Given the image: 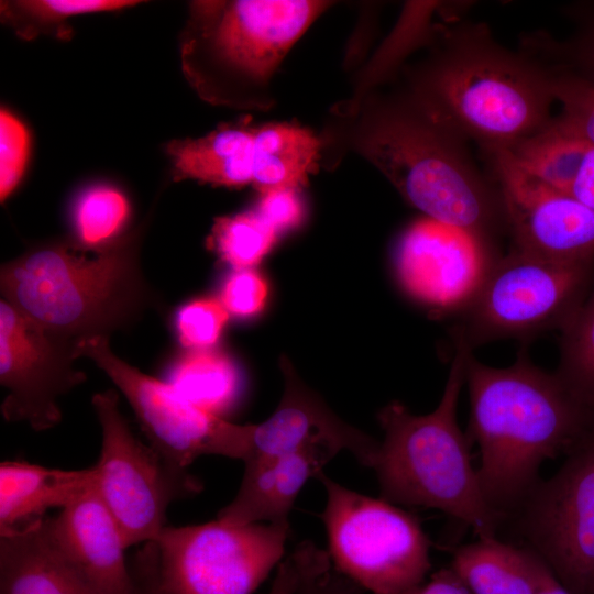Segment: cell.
Segmentation results:
<instances>
[{
  "mask_svg": "<svg viewBox=\"0 0 594 594\" xmlns=\"http://www.w3.org/2000/svg\"><path fill=\"white\" fill-rule=\"evenodd\" d=\"M76 344L56 337L6 299L0 301L1 404L7 421H25L43 431L62 420L58 399L87 380L74 367Z\"/></svg>",
  "mask_w": 594,
  "mask_h": 594,
  "instance_id": "cell-13",
  "label": "cell"
},
{
  "mask_svg": "<svg viewBox=\"0 0 594 594\" xmlns=\"http://www.w3.org/2000/svg\"><path fill=\"white\" fill-rule=\"evenodd\" d=\"M129 564L133 580L132 594H168L161 582L158 548L155 541L142 544Z\"/></svg>",
  "mask_w": 594,
  "mask_h": 594,
  "instance_id": "cell-36",
  "label": "cell"
},
{
  "mask_svg": "<svg viewBox=\"0 0 594 594\" xmlns=\"http://www.w3.org/2000/svg\"><path fill=\"white\" fill-rule=\"evenodd\" d=\"M95 480L94 466L61 470L4 461L0 464V532L43 519L52 508L63 509L82 495Z\"/></svg>",
  "mask_w": 594,
  "mask_h": 594,
  "instance_id": "cell-20",
  "label": "cell"
},
{
  "mask_svg": "<svg viewBox=\"0 0 594 594\" xmlns=\"http://www.w3.org/2000/svg\"><path fill=\"white\" fill-rule=\"evenodd\" d=\"M331 459L321 452L306 451L245 463L237 495L217 518L232 525L288 521L306 482L318 477Z\"/></svg>",
  "mask_w": 594,
  "mask_h": 594,
  "instance_id": "cell-18",
  "label": "cell"
},
{
  "mask_svg": "<svg viewBox=\"0 0 594 594\" xmlns=\"http://www.w3.org/2000/svg\"><path fill=\"white\" fill-rule=\"evenodd\" d=\"M298 573L297 594H356V584L343 576L329 554L311 541L300 542L292 553Z\"/></svg>",
  "mask_w": 594,
  "mask_h": 594,
  "instance_id": "cell-32",
  "label": "cell"
},
{
  "mask_svg": "<svg viewBox=\"0 0 594 594\" xmlns=\"http://www.w3.org/2000/svg\"><path fill=\"white\" fill-rule=\"evenodd\" d=\"M255 210L277 233L297 226L304 216L298 190L288 188L262 193Z\"/></svg>",
  "mask_w": 594,
  "mask_h": 594,
  "instance_id": "cell-35",
  "label": "cell"
},
{
  "mask_svg": "<svg viewBox=\"0 0 594 594\" xmlns=\"http://www.w3.org/2000/svg\"><path fill=\"white\" fill-rule=\"evenodd\" d=\"M267 293V283L257 271L238 268L226 278L219 300L229 315L249 318L264 308Z\"/></svg>",
  "mask_w": 594,
  "mask_h": 594,
  "instance_id": "cell-34",
  "label": "cell"
},
{
  "mask_svg": "<svg viewBox=\"0 0 594 594\" xmlns=\"http://www.w3.org/2000/svg\"><path fill=\"white\" fill-rule=\"evenodd\" d=\"M550 72L552 94L561 107L557 117L594 144V82L564 70Z\"/></svg>",
  "mask_w": 594,
  "mask_h": 594,
  "instance_id": "cell-30",
  "label": "cell"
},
{
  "mask_svg": "<svg viewBox=\"0 0 594 594\" xmlns=\"http://www.w3.org/2000/svg\"><path fill=\"white\" fill-rule=\"evenodd\" d=\"M517 512L528 549L572 594H594V427Z\"/></svg>",
  "mask_w": 594,
  "mask_h": 594,
  "instance_id": "cell-11",
  "label": "cell"
},
{
  "mask_svg": "<svg viewBox=\"0 0 594 594\" xmlns=\"http://www.w3.org/2000/svg\"><path fill=\"white\" fill-rule=\"evenodd\" d=\"M130 0H23L2 1L1 16L19 36L32 40L40 33H55L67 40L72 30L66 21L75 15L116 11L138 4Z\"/></svg>",
  "mask_w": 594,
  "mask_h": 594,
  "instance_id": "cell-26",
  "label": "cell"
},
{
  "mask_svg": "<svg viewBox=\"0 0 594 594\" xmlns=\"http://www.w3.org/2000/svg\"><path fill=\"white\" fill-rule=\"evenodd\" d=\"M454 340V356L435 410L414 415L393 402L378 413L384 439L372 469L381 498L441 510L472 528L479 538H490L505 517L486 501L469 440L458 424V402L473 350L462 339Z\"/></svg>",
  "mask_w": 594,
  "mask_h": 594,
  "instance_id": "cell-5",
  "label": "cell"
},
{
  "mask_svg": "<svg viewBox=\"0 0 594 594\" xmlns=\"http://www.w3.org/2000/svg\"><path fill=\"white\" fill-rule=\"evenodd\" d=\"M229 319L219 299L204 297L194 299L176 314L175 328L183 346L190 350L211 349L219 340Z\"/></svg>",
  "mask_w": 594,
  "mask_h": 594,
  "instance_id": "cell-31",
  "label": "cell"
},
{
  "mask_svg": "<svg viewBox=\"0 0 594 594\" xmlns=\"http://www.w3.org/2000/svg\"><path fill=\"white\" fill-rule=\"evenodd\" d=\"M498 255L470 235L424 217L402 235L396 272L414 298L462 311Z\"/></svg>",
  "mask_w": 594,
  "mask_h": 594,
  "instance_id": "cell-15",
  "label": "cell"
},
{
  "mask_svg": "<svg viewBox=\"0 0 594 594\" xmlns=\"http://www.w3.org/2000/svg\"><path fill=\"white\" fill-rule=\"evenodd\" d=\"M30 155L25 125L7 109L0 111V198L3 202L19 185Z\"/></svg>",
  "mask_w": 594,
  "mask_h": 594,
  "instance_id": "cell-33",
  "label": "cell"
},
{
  "mask_svg": "<svg viewBox=\"0 0 594 594\" xmlns=\"http://www.w3.org/2000/svg\"><path fill=\"white\" fill-rule=\"evenodd\" d=\"M298 573L292 554L277 566L271 594H297Z\"/></svg>",
  "mask_w": 594,
  "mask_h": 594,
  "instance_id": "cell-38",
  "label": "cell"
},
{
  "mask_svg": "<svg viewBox=\"0 0 594 594\" xmlns=\"http://www.w3.org/2000/svg\"><path fill=\"white\" fill-rule=\"evenodd\" d=\"M493 168L513 246L560 262L594 261V210L548 186L499 150Z\"/></svg>",
  "mask_w": 594,
  "mask_h": 594,
  "instance_id": "cell-14",
  "label": "cell"
},
{
  "mask_svg": "<svg viewBox=\"0 0 594 594\" xmlns=\"http://www.w3.org/2000/svg\"><path fill=\"white\" fill-rule=\"evenodd\" d=\"M168 383L196 407L220 416L234 403L241 380L226 353L207 349L190 350L177 360Z\"/></svg>",
  "mask_w": 594,
  "mask_h": 594,
  "instance_id": "cell-24",
  "label": "cell"
},
{
  "mask_svg": "<svg viewBox=\"0 0 594 594\" xmlns=\"http://www.w3.org/2000/svg\"><path fill=\"white\" fill-rule=\"evenodd\" d=\"M405 88L440 122L484 152L510 150L551 120V72L502 44L484 22L438 23Z\"/></svg>",
  "mask_w": 594,
  "mask_h": 594,
  "instance_id": "cell-2",
  "label": "cell"
},
{
  "mask_svg": "<svg viewBox=\"0 0 594 594\" xmlns=\"http://www.w3.org/2000/svg\"><path fill=\"white\" fill-rule=\"evenodd\" d=\"M0 594H100L61 554L45 517L0 532Z\"/></svg>",
  "mask_w": 594,
  "mask_h": 594,
  "instance_id": "cell-19",
  "label": "cell"
},
{
  "mask_svg": "<svg viewBox=\"0 0 594 594\" xmlns=\"http://www.w3.org/2000/svg\"><path fill=\"white\" fill-rule=\"evenodd\" d=\"M406 594H471L457 574L449 569L435 572L428 581Z\"/></svg>",
  "mask_w": 594,
  "mask_h": 594,
  "instance_id": "cell-37",
  "label": "cell"
},
{
  "mask_svg": "<svg viewBox=\"0 0 594 594\" xmlns=\"http://www.w3.org/2000/svg\"><path fill=\"white\" fill-rule=\"evenodd\" d=\"M562 13L573 23L566 38L547 31L521 35L519 48L550 69L564 70L594 82V1L566 4Z\"/></svg>",
  "mask_w": 594,
  "mask_h": 594,
  "instance_id": "cell-25",
  "label": "cell"
},
{
  "mask_svg": "<svg viewBox=\"0 0 594 594\" xmlns=\"http://www.w3.org/2000/svg\"><path fill=\"white\" fill-rule=\"evenodd\" d=\"M537 594H572L539 557Z\"/></svg>",
  "mask_w": 594,
  "mask_h": 594,
  "instance_id": "cell-39",
  "label": "cell"
},
{
  "mask_svg": "<svg viewBox=\"0 0 594 594\" xmlns=\"http://www.w3.org/2000/svg\"><path fill=\"white\" fill-rule=\"evenodd\" d=\"M465 383L480 484L488 504L506 517L539 482L542 462L565 455L593 429L594 409L524 352L507 367L483 364L471 353Z\"/></svg>",
  "mask_w": 594,
  "mask_h": 594,
  "instance_id": "cell-3",
  "label": "cell"
},
{
  "mask_svg": "<svg viewBox=\"0 0 594 594\" xmlns=\"http://www.w3.org/2000/svg\"><path fill=\"white\" fill-rule=\"evenodd\" d=\"M142 230L99 246L68 240L35 244L1 265L2 298L76 345L110 338L160 305L141 268Z\"/></svg>",
  "mask_w": 594,
  "mask_h": 594,
  "instance_id": "cell-4",
  "label": "cell"
},
{
  "mask_svg": "<svg viewBox=\"0 0 594 594\" xmlns=\"http://www.w3.org/2000/svg\"><path fill=\"white\" fill-rule=\"evenodd\" d=\"M278 233L256 210L215 220L208 245L234 270L253 268L272 249Z\"/></svg>",
  "mask_w": 594,
  "mask_h": 594,
  "instance_id": "cell-28",
  "label": "cell"
},
{
  "mask_svg": "<svg viewBox=\"0 0 594 594\" xmlns=\"http://www.w3.org/2000/svg\"><path fill=\"white\" fill-rule=\"evenodd\" d=\"M130 212L127 197L111 186L98 185L85 190L74 208L79 242L99 246L116 240Z\"/></svg>",
  "mask_w": 594,
  "mask_h": 594,
  "instance_id": "cell-29",
  "label": "cell"
},
{
  "mask_svg": "<svg viewBox=\"0 0 594 594\" xmlns=\"http://www.w3.org/2000/svg\"><path fill=\"white\" fill-rule=\"evenodd\" d=\"M76 353L78 358L92 360L116 384L130 403L151 447L173 466L187 470L202 455L245 460L249 425H237L196 407L169 383L148 376L118 358L109 338L81 341Z\"/></svg>",
  "mask_w": 594,
  "mask_h": 594,
  "instance_id": "cell-12",
  "label": "cell"
},
{
  "mask_svg": "<svg viewBox=\"0 0 594 594\" xmlns=\"http://www.w3.org/2000/svg\"><path fill=\"white\" fill-rule=\"evenodd\" d=\"M45 525L65 560L100 594H132L119 526L94 484Z\"/></svg>",
  "mask_w": 594,
  "mask_h": 594,
  "instance_id": "cell-17",
  "label": "cell"
},
{
  "mask_svg": "<svg viewBox=\"0 0 594 594\" xmlns=\"http://www.w3.org/2000/svg\"><path fill=\"white\" fill-rule=\"evenodd\" d=\"M289 521L232 525L220 519L165 527L155 541L168 594H253L283 561Z\"/></svg>",
  "mask_w": 594,
  "mask_h": 594,
  "instance_id": "cell-10",
  "label": "cell"
},
{
  "mask_svg": "<svg viewBox=\"0 0 594 594\" xmlns=\"http://www.w3.org/2000/svg\"><path fill=\"white\" fill-rule=\"evenodd\" d=\"M255 131L249 120H241L222 124L198 139L170 142L167 153L175 179L227 187L252 184Z\"/></svg>",
  "mask_w": 594,
  "mask_h": 594,
  "instance_id": "cell-21",
  "label": "cell"
},
{
  "mask_svg": "<svg viewBox=\"0 0 594 594\" xmlns=\"http://www.w3.org/2000/svg\"><path fill=\"white\" fill-rule=\"evenodd\" d=\"M285 377L283 397L265 421L249 425V451L243 461L274 459L315 451L332 459L349 451L364 466H373L380 441L341 420L324 402L297 376L288 360L282 359Z\"/></svg>",
  "mask_w": 594,
  "mask_h": 594,
  "instance_id": "cell-16",
  "label": "cell"
},
{
  "mask_svg": "<svg viewBox=\"0 0 594 594\" xmlns=\"http://www.w3.org/2000/svg\"><path fill=\"white\" fill-rule=\"evenodd\" d=\"M594 261L560 262L514 246L492 263L454 337L472 350L485 342L528 339L563 329L590 294Z\"/></svg>",
  "mask_w": 594,
  "mask_h": 594,
  "instance_id": "cell-7",
  "label": "cell"
},
{
  "mask_svg": "<svg viewBox=\"0 0 594 594\" xmlns=\"http://www.w3.org/2000/svg\"><path fill=\"white\" fill-rule=\"evenodd\" d=\"M556 373L579 400L594 409V289L562 329Z\"/></svg>",
  "mask_w": 594,
  "mask_h": 594,
  "instance_id": "cell-27",
  "label": "cell"
},
{
  "mask_svg": "<svg viewBox=\"0 0 594 594\" xmlns=\"http://www.w3.org/2000/svg\"><path fill=\"white\" fill-rule=\"evenodd\" d=\"M319 0L195 1L183 46L186 75L207 101L268 109L284 57L330 7Z\"/></svg>",
  "mask_w": 594,
  "mask_h": 594,
  "instance_id": "cell-6",
  "label": "cell"
},
{
  "mask_svg": "<svg viewBox=\"0 0 594 594\" xmlns=\"http://www.w3.org/2000/svg\"><path fill=\"white\" fill-rule=\"evenodd\" d=\"M322 148L364 157L426 218L496 252L506 228L501 196L475 165L469 143L431 114L405 87L360 90L331 111Z\"/></svg>",
  "mask_w": 594,
  "mask_h": 594,
  "instance_id": "cell-1",
  "label": "cell"
},
{
  "mask_svg": "<svg viewBox=\"0 0 594 594\" xmlns=\"http://www.w3.org/2000/svg\"><path fill=\"white\" fill-rule=\"evenodd\" d=\"M450 568L471 594H537V554L496 537L459 547Z\"/></svg>",
  "mask_w": 594,
  "mask_h": 594,
  "instance_id": "cell-23",
  "label": "cell"
},
{
  "mask_svg": "<svg viewBox=\"0 0 594 594\" xmlns=\"http://www.w3.org/2000/svg\"><path fill=\"white\" fill-rule=\"evenodd\" d=\"M92 406L101 426L94 487L114 517L128 549L156 541L176 499L198 494L201 483L136 439L119 408L114 389L98 393Z\"/></svg>",
  "mask_w": 594,
  "mask_h": 594,
  "instance_id": "cell-9",
  "label": "cell"
},
{
  "mask_svg": "<svg viewBox=\"0 0 594 594\" xmlns=\"http://www.w3.org/2000/svg\"><path fill=\"white\" fill-rule=\"evenodd\" d=\"M322 160V140L290 122L256 127L252 184L260 194L304 187Z\"/></svg>",
  "mask_w": 594,
  "mask_h": 594,
  "instance_id": "cell-22",
  "label": "cell"
},
{
  "mask_svg": "<svg viewBox=\"0 0 594 594\" xmlns=\"http://www.w3.org/2000/svg\"><path fill=\"white\" fill-rule=\"evenodd\" d=\"M322 513L334 568L373 594H406L431 569L430 542L418 518L383 498L346 488L324 472Z\"/></svg>",
  "mask_w": 594,
  "mask_h": 594,
  "instance_id": "cell-8",
  "label": "cell"
}]
</instances>
